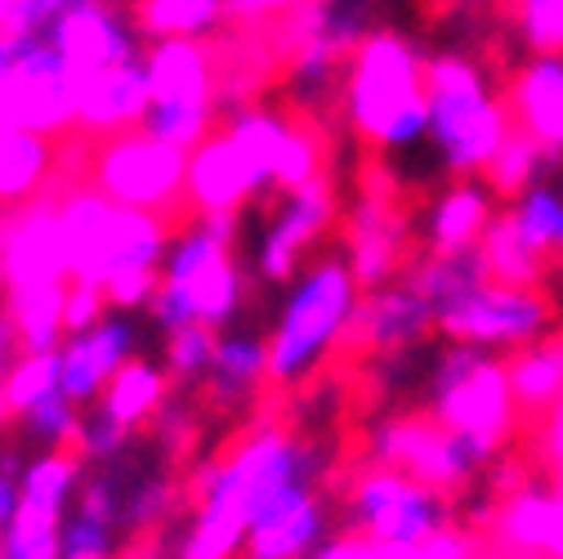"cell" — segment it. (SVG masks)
Masks as SVG:
<instances>
[{
    "label": "cell",
    "mask_w": 563,
    "mask_h": 559,
    "mask_svg": "<svg viewBox=\"0 0 563 559\" xmlns=\"http://www.w3.org/2000/svg\"><path fill=\"white\" fill-rule=\"evenodd\" d=\"M358 385V461L389 470L402 435L448 421L456 398L483 376L474 340L461 327H426L389 344H363L349 359Z\"/></svg>",
    "instance_id": "obj_2"
},
{
    "label": "cell",
    "mask_w": 563,
    "mask_h": 559,
    "mask_svg": "<svg viewBox=\"0 0 563 559\" xmlns=\"http://www.w3.org/2000/svg\"><path fill=\"white\" fill-rule=\"evenodd\" d=\"M32 349L41 381H49L63 398L86 403L130 372L166 385L179 359V331L162 318L153 283H139L73 305L41 340H32Z\"/></svg>",
    "instance_id": "obj_3"
},
{
    "label": "cell",
    "mask_w": 563,
    "mask_h": 559,
    "mask_svg": "<svg viewBox=\"0 0 563 559\" xmlns=\"http://www.w3.org/2000/svg\"><path fill=\"white\" fill-rule=\"evenodd\" d=\"M192 487L184 443L134 421L103 457H73L45 483L41 528L54 559H139L157 519Z\"/></svg>",
    "instance_id": "obj_1"
},
{
    "label": "cell",
    "mask_w": 563,
    "mask_h": 559,
    "mask_svg": "<svg viewBox=\"0 0 563 559\" xmlns=\"http://www.w3.org/2000/svg\"><path fill=\"white\" fill-rule=\"evenodd\" d=\"M210 515L206 506L197 502V493H188L157 519V528L148 533V546H144V559H206L210 550Z\"/></svg>",
    "instance_id": "obj_23"
},
{
    "label": "cell",
    "mask_w": 563,
    "mask_h": 559,
    "mask_svg": "<svg viewBox=\"0 0 563 559\" xmlns=\"http://www.w3.org/2000/svg\"><path fill=\"white\" fill-rule=\"evenodd\" d=\"M148 283L157 287H192L201 292L210 305V287L229 292V268H224V216L197 206V211L170 220L157 233V255H153V273Z\"/></svg>",
    "instance_id": "obj_18"
},
{
    "label": "cell",
    "mask_w": 563,
    "mask_h": 559,
    "mask_svg": "<svg viewBox=\"0 0 563 559\" xmlns=\"http://www.w3.org/2000/svg\"><path fill=\"white\" fill-rule=\"evenodd\" d=\"M358 385L349 368H331L318 381L282 394L273 407V430L305 443H358Z\"/></svg>",
    "instance_id": "obj_19"
},
{
    "label": "cell",
    "mask_w": 563,
    "mask_h": 559,
    "mask_svg": "<svg viewBox=\"0 0 563 559\" xmlns=\"http://www.w3.org/2000/svg\"><path fill=\"white\" fill-rule=\"evenodd\" d=\"M0 443L32 479H54L77 448V403L36 376L0 412Z\"/></svg>",
    "instance_id": "obj_16"
},
{
    "label": "cell",
    "mask_w": 563,
    "mask_h": 559,
    "mask_svg": "<svg viewBox=\"0 0 563 559\" xmlns=\"http://www.w3.org/2000/svg\"><path fill=\"white\" fill-rule=\"evenodd\" d=\"M528 6H532V10H541V6H550V0H528Z\"/></svg>",
    "instance_id": "obj_32"
},
{
    "label": "cell",
    "mask_w": 563,
    "mask_h": 559,
    "mask_svg": "<svg viewBox=\"0 0 563 559\" xmlns=\"http://www.w3.org/2000/svg\"><path fill=\"white\" fill-rule=\"evenodd\" d=\"M313 184L331 206V220L367 233L380 224V188L372 171V130L367 125H344L327 139H318V162H313Z\"/></svg>",
    "instance_id": "obj_17"
},
{
    "label": "cell",
    "mask_w": 563,
    "mask_h": 559,
    "mask_svg": "<svg viewBox=\"0 0 563 559\" xmlns=\"http://www.w3.org/2000/svg\"><path fill=\"white\" fill-rule=\"evenodd\" d=\"M470 112H487L461 81H430L372 125V171L389 211L461 201L465 175L487 162Z\"/></svg>",
    "instance_id": "obj_6"
},
{
    "label": "cell",
    "mask_w": 563,
    "mask_h": 559,
    "mask_svg": "<svg viewBox=\"0 0 563 559\" xmlns=\"http://www.w3.org/2000/svg\"><path fill=\"white\" fill-rule=\"evenodd\" d=\"M461 216H470L474 233H487V238L506 233V220H510V171L492 166V162H478L461 184Z\"/></svg>",
    "instance_id": "obj_24"
},
{
    "label": "cell",
    "mask_w": 563,
    "mask_h": 559,
    "mask_svg": "<svg viewBox=\"0 0 563 559\" xmlns=\"http://www.w3.org/2000/svg\"><path fill=\"white\" fill-rule=\"evenodd\" d=\"M358 443H305L282 430H260L233 461L242 474L238 515L224 537V559H282L305 511L331 493L354 465Z\"/></svg>",
    "instance_id": "obj_7"
},
{
    "label": "cell",
    "mask_w": 563,
    "mask_h": 559,
    "mask_svg": "<svg viewBox=\"0 0 563 559\" xmlns=\"http://www.w3.org/2000/svg\"><path fill=\"white\" fill-rule=\"evenodd\" d=\"M134 139H148L157 149H179L192 144V139L206 130V95L197 90V81L188 77H166L157 81V90L139 103L134 112Z\"/></svg>",
    "instance_id": "obj_20"
},
{
    "label": "cell",
    "mask_w": 563,
    "mask_h": 559,
    "mask_svg": "<svg viewBox=\"0 0 563 559\" xmlns=\"http://www.w3.org/2000/svg\"><path fill=\"white\" fill-rule=\"evenodd\" d=\"M117 6H130V10H144V14H153L157 6H166V0H117Z\"/></svg>",
    "instance_id": "obj_31"
},
{
    "label": "cell",
    "mask_w": 563,
    "mask_h": 559,
    "mask_svg": "<svg viewBox=\"0 0 563 559\" xmlns=\"http://www.w3.org/2000/svg\"><path fill=\"white\" fill-rule=\"evenodd\" d=\"M545 28L528 0H439L402 63L430 81H461L487 112L523 99L545 67Z\"/></svg>",
    "instance_id": "obj_5"
},
{
    "label": "cell",
    "mask_w": 563,
    "mask_h": 559,
    "mask_svg": "<svg viewBox=\"0 0 563 559\" xmlns=\"http://www.w3.org/2000/svg\"><path fill=\"white\" fill-rule=\"evenodd\" d=\"M506 238L523 260L563 255V125L528 144L510 171V220Z\"/></svg>",
    "instance_id": "obj_15"
},
{
    "label": "cell",
    "mask_w": 563,
    "mask_h": 559,
    "mask_svg": "<svg viewBox=\"0 0 563 559\" xmlns=\"http://www.w3.org/2000/svg\"><path fill=\"white\" fill-rule=\"evenodd\" d=\"M14 81V54H10V41H5V28H0V86Z\"/></svg>",
    "instance_id": "obj_30"
},
{
    "label": "cell",
    "mask_w": 563,
    "mask_h": 559,
    "mask_svg": "<svg viewBox=\"0 0 563 559\" xmlns=\"http://www.w3.org/2000/svg\"><path fill=\"white\" fill-rule=\"evenodd\" d=\"M139 559H144V555H139Z\"/></svg>",
    "instance_id": "obj_33"
},
{
    "label": "cell",
    "mask_w": 563,
    "mask_h": 559,
    "mask_svg": "<svg viewBox=\"0 0 563 559\" xmlns=\"http://www.w3.org/2000/svg\"><path fill=\"white\" fill-rule=\"evenodd\" d=\"M448 533H452V506H448L443 483H434L430 474L398 479L394 506H389V519H385L380 537L398 550H411L420 541H434V537H448Z\"/></svg>",
    "instance_id": "obj_22"
},
{
    "label": "cell",
    "mask_w": 563,
    "mask_h": 559,
    "mask_svg": "<svg viewBox=\"0 0 563 559\" xmlns=\"http://www.w3.org/2000/svg\"><path fill=\"white\" fill-rule=\"evenodd\" d=\"M103 179L125 201H162L184 184V153L157 149L148 139H130L117 153H108Z\"/></svg>",
    "instance_id": "obj_21"
},
{
    "label": "cell",
    "mask_w": 563,
    "mask_h": 559,
    "mask_svg": "<svg viewBox=\"0 0 563 559\" xmlns=\"http://www.w3.org/2000/svg\"><path fill=\"white\" fill-rule=\"evenodd\" d=\"M282 327L273 344V390L291 394L335 368L344 344L363 331L367 242L363 233L327 224L277 273Z\"/></svg>",
    "instance_id": "obj_4"
},
{
    "label": "cell",
    "mask_w": 563,
    "mask_h": 559,
    "mask_svg": "<svg viewBox=\"0 0 563 559\" xmlns=\"http://www.w3.org/2000/svg\"><path fill=\"white\" fill-rule=\"evenodd\" d=\"M519 283L532 292V300L541 305V318L550 322L554 340L563 344V255H532L523 260V277Z\"/></svg>",
    "instance_id": "obj_27"
},
{
    "label": "cell",
    "mask_w": 563,
    "mask_h": 559,
    "mask_svg": "<svg viewBox=\"0 0 563 559\" xmlns=\"http://www.w3.org/2000/svg\"><path fill=\"white\" fill-rule=\"evenodd\" d=\"M32 359H36V349L23 336V322H19L14 296H10V277H5V264H0V394H14V385Z\"/></svg>",
    "instance_id": "obj_26"
},
{
    "label": "cell",
    "mask_w": 563,
    "mask_h": 559,
    "mask_svg": "<svg viewBox=\"0 0 563 559\" xmlns=\"http://www.w3.org/2000/svg\"><path fill=\"white\" fill-rule=\"evenodd\" d=\"M439 0H305L300 32L309 45L363 58L367 50H411Z\"/></svg>",
    "instance_id": "obj_13"
},
{
    "label": "cell",
    "mask_w": 563,
    "mask_h": 559,
    "mask_svg": "<svg viewBox=\"0 0 563 559\" xmlns=\"http://www.w3.org/2000/svg\"><path fill=\"white\" fill-rule=\"evenodd\" d=\"M260 130L291 139L296 130L327 139L344 125H367V63L322 45H300L255 90Z\"/></svg>",
    "instance_id": "obj_9"
},
{
    "label": "cell",
    "mask_w": 563,
    "mask_h": 559,
    "mask_svg": "<svg viewBox=\"0 0 563 559\" xmlns=\"http://www.w3.org/2000/svg\"><path fill=\"white\" fill-rule=\"evenodd\" d=\"M206 125H216L224 134H251L260 125V108L255 95L246 90H220V95H206Z\"/></svg>",
    "instance_id": "obj_28"
},
{
    "label": "cell",
    "mask_w": 563,
    "mask_h": 559,
    "mask_svg": "<svg viewBox=\"0 0 563 559\" xmlns=\"http://www.w3.org/2000/svg\"><path fill=\"white\" fill-rule=\"evenodd\" d=\"M537 86H545V90H554L559 95V103H563V28L550 36V45H545V67H541V81ZM532 86V90H537Z\"/></svg>",
    "instance_id": "obj_29"
},
{
    "label": "cell",
    "mask_w": 563,
    "mask_h": 559,
    "mask_svg": "<svg viewBox=\"0 0 563 559\" xmlns=\"http://www.w3.org/2000/svg\"><path fill=\"white\" fill-rule=\"evenodd\" d=\"M130 426H134V416L125 412L117 390H103V394L77 403V448H73V457H103V452H112L125 439Z\"/></svg>",
    "instance_id": "obj_25"
},
{
    "label": "cell",
    "mask_w": 563,
    "mask_h": 559,
    "mask_svg": "<svg viewBox=\"0 0 563 559\" xmlns=\"http://www.w3.org/2000/svg\"><path fill=\"white\" fill-rule=\"evenodd\" d=\"M99 0H5V41L14 54V81L45 95L54 108L73 99L77 28H90Z\"/></svg>",
    "instance_id": "obj_12"
},
{
    "label": "cell",
    "mask_w": 563,
    "mask_h": 559,
    "mask_svg": "<svg viewBox=\"0 0 563 559\" xmlns=\"http://www.w3.org/2000/svg\"><path fill=\"white\" fill-rule=\"evenodd\" d=\"M224 268L233 287H255L287 273L291 255L331 224V206L318 184L260 162L224 206Z\"/></svg>",
    "instance_id": "obj_8"
},
{
    "label": "cell",
    "mask_w": 563,
    "mask_h": 559,
    "mask_svg": "<svg viewBox=\"0 0 563 559\" xmlns=\"http://www.w3.org/2000/svg\"><path fill=\"white\" fill-rule=\"evenodd\" d=\"M90 36H95V73H99V99H90V112L103 125L134 121L139 103L157 90L170 63L175 50L170 32L144 10L103 0L90 14Z\"/></svg>",
    "instance_id": "obj_10"
},
{
    "label": "cell",
    "mask_w": 563,
    "mask_h": 559,
    "mask_svg": "<svg viewBox=\"0 0 563 559\" xmlns=\"http://www.w3.org/2000/svg\"><path fill=\"white\" fill-rule=\"evenodd\" d=\"M426 474L434 483H443L456 537H474V533L492 528L515 497L510 448H501L478 426H448L430 452Z\"/></svg>",
    "instance_id": "obj_11"
},
{
    "label": "cell",
    "mask_w": 563,
    "mask_h": 559,
    "mask_svg": "<svg viewBox=\"0 0 563 559\" xmlns=\"http://www.w3.org/2000/svg\"><path fill=\"white\" fill-rule=\"evenodd\" d=\"M501 255L497 238L487 233H456L439 255L420 264V296L439 327H478L487 305L501 292Z\"/></svg>",
    "instance_id": "obj_14"
}]
</instances>
